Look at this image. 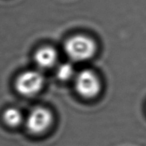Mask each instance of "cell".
I'll use <instances>...</instances> for the list:
<instances>
[{
    "instance_id": "obj_3",
    "label": "cell",
    "mask_w": 146,
    "mask_h": 146,
    "mask_svg": "<svg viewBox=\"0 0 146 146\" xmlns=\"http://www.w3.org/2000/svg\"><path fill=\"white\" fill-rule=\"evenodd\" d=\"M53 121V114L48 108L36 107L29 112L26 119V126L30 133L38 135L47 131Z\"/></svg>"
},
{
    "instance_id": "obj_5",
    "label": "cell",
    "mask_w": 146,
    "mask_h": 146,
    "mask_svg": "<svg viewBox=\"0 0 146 146\" xmlns=\"http://www.w3.org/2000/svg\"><path fill=\"white\" fill-rule=\"evenodd\" d=\"M57 53L51 46H42L35 51L34 60L36 65L42 69H48L55 65L57 60Z\"/></svg>"
},
{
    "instance_id": "obj_1",
    "label": "cell",
    "mask_w": 146,
    "mask_h": 146,
    "mask_svg": "<svg viewBox=\"0 0 146 146\" xmlns=\"http://www.w3.org/2000/svg\"><path fill=\"white\" fill-rule=\"evenodd\" d=\"M64 50L72 60L83 61L94 55L96 43L92 38L86 35H74L65 42Z\"/></svg>"
},
{
    "instance_id": "obj_2",
    "label": "cell",
    "mask_w": 146,
    "mask_h": 146,
    "mask_svg": "<svg viewBox=\"0 0 146 146\" xmlns=\"http://www.w3.org/2000/svg\"><path fill=\"white\" fill-rule=\"evenodd\" d=\"M44 77L38 71L29 70L21 73L15 81V89L21 95L32 97L40 92Z\"/></svg>"
},
{
    "instance_id": "obj_4",
    "label": "cell",
    "mask_w": 146,
    "mask_h": 146,
    "mask_svg": "<svg viewBox=\"0 0 146 146\" xmlns=\"http://www.w3.org/2000/svg\"><path fill=\"white\" fill-rule=\"evenodd\" d=\"M76 90L85 98H92L101 90V82L95 73L90 70H83L76 77Z\"/></svg>"
},
{
    "instance_id": "obj_6",
    "label": "cell",
    "mask_w": 146,
    "mask_h": 146,
    "mask_svg": "<svg viewBox=\"0 0 146 146\" xmlns=\"http://www.w3.org/2000/svg\"><path fill=\"white\" fill-rule=\"evenodd\" d=\"M3 119L6 125L13 128L19 127L24 121L22 112L20 111L18 108H14V107L7 108L3 111Z\"/></svg>"
},
{
    "instance_id": "obj_7",
    "label": "cell",
    "mask_w": 146,
    "mask_h": 146,
    "mask_svg": "<svg viewBox=\"0 0 146 146\" xmlns=\"http://www.w3.org/2000/svg\"><path fill=\"white\" fill-rule=\"evenodd\" d=\"M74 76V68L69 63L62 64L57 70V76L61 81H66Z\"/></svg>"
}]
</instances>
